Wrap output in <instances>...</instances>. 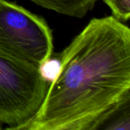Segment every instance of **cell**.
I'll use <instances>...</instances> for the list:
<instances>
[{
    "label": "cell",
    "mask_w": 130,
    "mask_h": 130,
    "mask_svg": "<svg viewBox=\"0 0 130 130\" xmlns=\"http://www.w3.org/2000/svg\"><path fill=\"white\" fill-rule=\"evenodd\" d=\"M130 130V91L102 113L88 130Z\"/></svg>",
    "instance_id": "cell-4"
},
{
    "label": "cell",
    "mask_w": 130,
    "mask_h": 130,
    "mask_svg": "<svg viewBox=\"0 0 130 130\" xmlns=\"http://www.w3.org/2000/svg\"><path fill=\"white\" fill-rule=\"evenodd\" d=\"M50 82L42 68L0 55V123L20 130L38 112Z\"/></svg>",
    "instance_id": "cell-3"
},
{
    "label": "cell",
    "mask_w": 130,
    "mask_h": 130,
    "mask_svg": "<svg viewBox=\"0 0 130 130\" xmlns=\"http://www.w3.org/2000/svg\"><path fill=\"white\" fill-rule=\"evenodd\" d=\"M53 53L46 21L14 2L0 0V55L42 68Z\"/></svg>",
    "instance_id": "cell-2"
},
{
    "label": "cell",
    "mask_w": 130,
    "mask_h": 130,
    "mask_svg": "<svg viewBox=\"0 0 130 130\" xmlns=\"http://www.w3.org/2000/svg\"><path fill=\"white\" fill-rule=\"evenodd\" d=\"M110 8L113 16L120 21H128L130 17V0H103Z\"/></svg>",
    "instance_id": "cell-6"
},
{
    "label": "cell",
    "mask_w": 130,
    "mask_h": 130,
    "mask_svg": "<svg viewBox=\"0 0 130 130\" xmlns=\"http://www.w3.org/2000/svg\"><path fill=\"white\" fill-rule=\"evenodd\" d=\"M37 114L23 130H88L130 91V29L113 16L93 18L59 56Z\"/></svg>",
    "instance_id": "cell-1"
},
{
    "label": "cell",
    "mask_w": 130,
    "mask_h": 130,
    "mask_svg": "<svg viewBox=\"0 0 130 130\" xmlns=\"http://www.w3.org/2000/svg\"><path fill=\"white\" fill-rule=\"evenodd\" d=\"M37 5L59 14L82 18L92 10L98 0H30Z\"/></svg>",
    "instance_id": "cell-5"
}]
</instances>
